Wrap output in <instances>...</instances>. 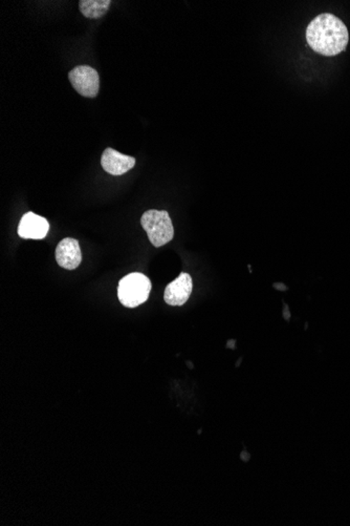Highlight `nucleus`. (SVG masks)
Instances as JSON below:
<instances>
[{
    "label": "nucleus",
    "instance_id": "f257e3e1",
    "mask_svg": "<svg viewBox=\"0 0 350 526\" xmlns=\"http://www.w3.org/2000/svg\"><path fill=\"white\" fill-rule=\"evenodd\" d=\"M307 41L312 50L332 57L345 50L349 41V33L345 23L329 13L319 15L308 24Z\"/></svg>",
    "mask_w": 350,
    "mask_h": 526
},
{
    "label": "nucleus",
    "instance_id": "f03ea898",
    "mask_svg": "<svg viewBox=\"0 0 350 526\" xmlns=\"http://www.w3.org/2000/svg\"><path fill=\"white\" fill-rule=\"evenodd\" d=\"M151 281L146 275L133 272L121 279L118 287V298L127 308H136L149 299Z\"/></svg>",
    "mask_w": 350,
    "mask_h": 526
},
{
    "label": "nucleus",
    "instance_id": "7ed1b4c3",
    "mask_svg": "<svg viewBox=\"0 0 350 526\" xmlns=\"http://www.w3.org/2000/svg\"><path fill=\"white\" fill-rule=\"evenodd\" d=\"M141 225L148 235L154 247H162L175 237V228L169 213L165 210L146 211L141 219Z\"/></svg>",
    "mask_w": 350,
    "mask_h": 526
},
{
    "label": "nucleus",
    "instance_id": "20e7f679",
    "mask_svg": "<svg viewBox=\"0 0 350 526\" xmlns=\"http://www.w3.org/2000/svg\"><path fill=\"white\" fill-rule=\"evenodd\" d=\"M68 79L81 96L94 98L100 90L98 72L89 65H78L70 70Z\"/></svg>",
    "mask_w": 350,
    "mask_h": 526
},
{
    "label": "nucleus",
    "instance_id": "39448f33",
    "mask_svg": "<svg viewBox=\"0 0 350 526\" xmlns=\"http://www.w3.org/2000/svg\"><path fill=\"white\" fill-rule=\"evenodd\" d=\"M193 283L190 275L182 272L177 279L171 281L165 289L164 299L168 305L182 306L192 294Z\"/></svg>",
    "mask_w": 350,
    "mask_h": 526
},
{
    "label": "nucleus",
    "instance_id": "423d86ee",
    "mask_svg": "<svg viewBox=\"0 0 350 526\" xmlns=\"http://www.w3.org/2000/svg\"><path fill=\"white\" fill-rule=\"evenodd\" d=\"M57 263L60 267L67 270H74L82 262V252L80 245L76 239L65 237L57 245L55 252Z\"/></svg>",
    "mask_w": 350,
    "mask_h": 526
},
{
    "label": "nucleus",
    "instance_id": "0eeeda50",
    "mask_svg": "<svg viewBox=\"0 0 350 526\" xmlns=\"http://www.w3.org/2000/svg\"><path fill=\"white\" fill-rule=\"evenodd\" d=\"M50 224L45 218L28 213L21 218L18 235L24 240H43L48 235Z\"/></svg>",
    "mask_w": 350,
    "mask_h": 526
},
{
    "label": "nucleus",
    "instance_id": "6e6552de",
    "mask_svg": "<svg viewBox=\"0 0 350 526\" xmlns=\"http://www.w3.org/2000/svg\"><path fill=\"white\" fill-rule=\"evenodd\" d=\"M101 165L106 173L112 176H122L133 168L136 159L131 156L123 155L114 149H105L101 158Z\"/></svg>",
    "mask_w": 350,
    "mask_h": 526
},
{
    "label": "nucleus",
    "instance_id": "1a4fd4ad",
    "mask_svg": "<svg viewBox=\"0 0 350 526\" xmlns=\"http://www.w3.org/2000/svg\"><path fill=\"white\" fill-rule=\"evenodd\" d=\"M110 4H111L110 0H81L79 2V8L83 16L97 19L106 14Z\"/></svg>",
    "mask_w": 350,
    "mask_h": 526
}]
</instances>
